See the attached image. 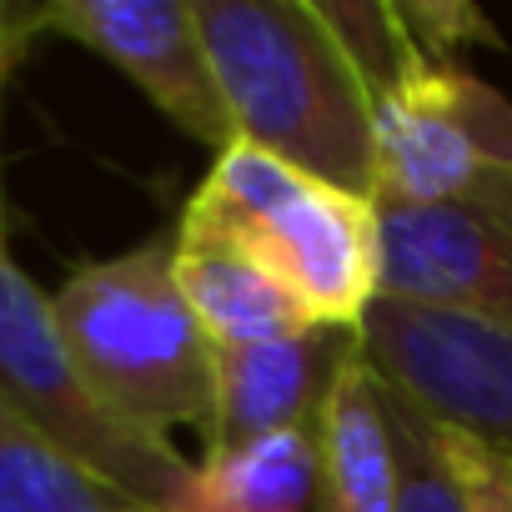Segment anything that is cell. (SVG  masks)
Here are the masks:
<instances>
[{
	"mask_svg": "<svg viewBox=\"0 0 512 512\" xmlns=\"http://www.w3.org/2000/svg\"><path fill=\"white\" fill-rule=\"evenodd\" d=\"M236 141L377 201V101L317 0H191Z\"/></svg>",
	"mask_w": 512,
	"mask_h": 512,
	"instance_id": "obj_1",
	"label": "cell"
},
{
	"mask_svg": "<svg viewBox=\"0 0 512 512\" xmlns=\"http://www.w3.org/2000/svg\"><path fill=\"white\" fill-rule=\"evenodd\" d=\"M61 337L111 417L171 442L206 437L216 412V347L176 282V231L101 262H81L51 297Z\"/></svg>",
	"mask_w": 512,
	"mask_h": 512,
	"instance_id": "obj_2",
	"label": "cell"
},
{
	"mask_svg": "<svg viewBox=\"0 0 512 512\" xmlns=\"http://www.w3.org/2000/svg\"><path fill=\"white\" fill-rule=\"evenodd\" d=\"M176 231L236 246L332 332H357L382 297L377 201L312 181L251 141L216 151Z\"/></svg>",
	"mask_w": 512,
	"mask_h": 512,
	"instance_id": "obj_3",
	"label": "cell"
},
{
	"mask_svg": "<svg viewBox=\"0 0 512 512\" xmlns=\"http://www.w3.org/2000/svg\"><path fill=\"white\" fill-rule=\"evenodd\" d=\"M6 241L0 236V402L131 507H181L196 462L101 407L61 337L51 297L21 272Z\"/></svg>",
	"mask_w": 512,
	"mask_h": 512,
	"instance_id": "obj_4",
	"label": "cell"
},
{
	"mask_svg": "<svg viewBox=\"0 0 512 512\" xmlns=\"http://www.w3.org/2000/svg\"><path fill=\"white\" fill-rule=\"evenodd\" d=\"M357 352L372 377L427 422L512 457V327L407 297H377L357 327Z\"/></svg>",
	"mask_w": 512,
	"mask_h": 512,
	"instance_id": "obj_5",
	"label": "cell"
},
{
	"mask_svg": "<svg viewBox=\"0 0 512 512\" xmlns=\"http://www.w3.org/2000/svg\"><path fill=\"white\" fill-rule=\"evenodd\" d=\"M512 171V106L457 61H417L377 101V206H437Z\"/></svg>",
	"mask_w": 512,
	"mask_h": 512,
	"instance_id": "obj_6",
	"label": "cell"
},
{
	"mask_svg": "<svg viewBox=\"0 0 512 512\" xmlns=\"http://www.w3.org/2000/svg\"><path fill=\"white\" fill-rule=\"evenodd\" d=\"M382 297L512 327V171L437 206H377Z\"/></svg>",
	"mask_w": 512,
	"mask_h": 512,
	"instance_id": "obj_7",
	"label": "cell"
},
{
	"mask_svg": "<svg viewBox=\"0 0 512 512\" xmlns=\"http://www.w3.org/2000/svg\"><path fill=\"white\" fill-rule=\"evenodd\" d=\"M36 36H61L111 61L191 141L211 151L236 141L191 0H46L36 6Z\"/></svg>",
	"mask_w": 512,
	"mask_h": 512,
	"instance_id": "obj_8",
	"label": "cell"
},
{
	"mask_svg": "<svg viewBox=\"0 0 512 512\" xmlns=\"http://www.w3.org/2000/svg\"><path fill=\"white\" fill-rule=\"evenodd\" d=\"M352 347L357 332L332 327L256 347H216V412L206 427V452L292 427H322L327 392Z\"/></svg>",
	"mask_w": 512,
	"mask_h": 512,
	"instance_id": "obj_9",
	"label": "cell"
},
{
	"mask_svg": "<svg viewBox=\"0 0 512 512\" xmlns=\"http://www.w3.org/2000/svg\"><path fill=\"white\" fill-rule=\"evenodd\" d=\"M176 282L211 347H256L317 327L277 277H267L251 256L211 236L176 231Z\"/></svg>",
	"mask_w": 512,
	"mask_h": 512,
	"instance_id": "obj_10",
	"label": "cell"
},
{
	"mask_svg": "<svg viewBox=\"0 0 512 512\" xmlns=\"http://www.w3.org/2000/svg\"><path fill=\"white\" fill-rule=\"evenodd\" d=\"M327 467L322 427H292L251 437L236 447H211L186 487V512H322Z\"/></svg>",
	"mask_w": 512,
	"mask_h": 512,
	"instance_id": "obj_11",
	"label": "cell"
},
{
	"mask_svg": "<svg viewBox=\"0 0 512 512\" xmlns=\"http://www.w3.org/2000/svg\"><path fill=\"white\" fill-rule=\"evenodd\" d=\"M322 467H327L322 512H397L392 427L382 387L357 347L342 362L322 407Z\"/></svg>",
	"mask_w": 512,
	"mask_h": 512,
	"instance_id": "obj_12",
	"label": "cell"
},
{
	"mask_svg": "<svg viewBox=\"0 0 512 512\" xmlns=\"http://www.w3.org/2000/svg\"><path fill=\"white\" fill-rule=\"evenodd\" d=\"M101 477L0 402V512H126Z\"/></svg>",
	"mask_w": 512,
	"mask_h": 512,
	"instance_id": "obj_13",
	"label": "cell"
},
{
	"mask_svg": "<svg viewBox=\"0 0 512 512\" xmlns=\"http://www.w3.org/2000/svg\"><path fill=\"white\" fill-rule=\"evenodd\" d=\"M317 16L327 21V31L342 41V51L362 71L372 101H382L417 61H427L402 21V6H382V0H317Z\"/></svg>",
	"mask_w": 512,
	"mask_h": 512,
	"instance_id": "obj_14",
	"label": "cell"
},
{
	"mask_svg": "<svg viewBox=\"0 0 512 512\" xmlns=\"http://www.w3.org/2000/svg\"><path fill=\"white\" fill-rule=\"evenodd\" d=\"M382 407H387L392 452H397V512H472L437 447V427L392 387H382Z\"/></svg>",
	"mask_w": 512,
	"mask_h": 512,
	"instance_id": "obj_15",
	"label": "cell"
},
{
	"mask_svg": "<svg viewBox=\"0 0 512 512\" xmlns=\"http://www.w3.org/2000/svg\"><path fill=\"white\" fill-rule=\"evenodd\" d=\"M437 447H442L472 512H512V457L507 452H497L467 432H452V427H437Z\"/></svg>",
	"mask_w": 512,
	"mask_h": 512,
	"instance_id": "obj_16",
	"label": "cell"
},
{
	"mask_svg": "<svg viewBox=\"0 0 512 512\" xmlns=\"http://www.w3.org/2000/svg\"><path fill=\"white\" fill-rule=\"evenodd\" d=\"M402 21L412 31V41L422 46L427 61H452L457 46H497V31L492 21L477 11V6H462V0H407L402 6Z\"/></svg>",
	"mask_w": 512,
	"mask_h": 512,
	"instance_id": "obj_17",
	"label": "cell"
},
{
	"mask_svg": "<svg viewBox=\"0 0 512 512\" xmlns=\"http://www.w3.org/2000/svg\"><path fill=\"white\" fill-rule=\"evenodd\" d=\"M36 41V6H16L0 0V101H6V81L21 66L26 46ZM0 236H11V216H6V181H0Z\"/></svg>",
	"mask_w": 512,
	"mask_h": 512,
	"instance_id": "obj_18",
	"label": "cell"
},
{
	"mask_svg": "<svg viewBox=\"0 0 512 512\" xmlns=\"http://www.w3.org/2000/svg\"><path fill=\"white\" fill-rule=\"evenodd\" d=\"M126 512H186V507H126Z\"/></svg>",
	"mask_w": 512,
	"mask_h": 512,
	"instance_id": "obj_19",
	"label": "cell"
}]
</instances>
